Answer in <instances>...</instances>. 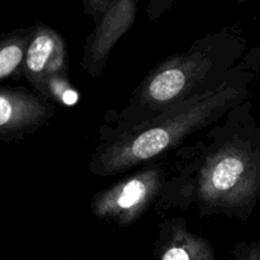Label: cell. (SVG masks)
<instances>
[{"mask_svg":"<svg viewBox=\"0 0 260 260\" xmlns=\"http://www.w3.org/2000/svg\"><path fill=\"white\" fill-rule=\"evenodd\" d=\"M155 213L196 207L200 217L248 221L260 200V124L251 99L169 156Z\"/></svg>","mask_w":260,"mask_h":260,"instance_id":"obj_1","label":"cell"},{"mask_svg":"<svg viewBox=\"0 0 260 260\" xmlns=\"http://www.w3.org/2000/svg\"><path fill=\"white\" fill-rule=\"evenodd\" d=\"M260 73V46L246 51L223 83L182 102L154 118L108 141H98L88 169L96 177H112L165 160L188 137L222 119L234 107L251 99Z\"/></svg>","mask_w":260,"mask_h":260,"instance_id":"obj_2","label":"cell"},{"mask_svg":"<svg viewBox=\"0 0 260 260\" xmlns=\"http://www.w3.org/2000/svg\"><path fill=\"white\" fill-rule=\"evenodd\" d=\"M248 51L236 27H223L198 38L189 48L164 58L140 81L126 106L99 129V141L118 137L167 109L216 88Z\"/></svg>","mask_w":260,"mask_h":260,"instance_id":"obj_3","label":"cell"},{"mask_svg":"<svg viewBox=\"0 0 260 260\" xmlns=\"http://www.w3.org/2000/svg\"><path fill=\"white\" fill-rule=\"evenodd\" d=\"M168 159L137 168L111 187L96 192L90 200L91 215L118 228L134 225L161 196L169 172Z\"/></svg>","mask_w":260,"mask_h":260,"instance_id":"obj_4","label":"cell"},{"mask_svg":"<svg viewBox=\"0 0 260 260\" xmlns=\"http://www.w3.org/2000/svg\"><path fill=\"white\" fill-rule=\"evenodd\" d=\"M56 106L23 86H0V141H22L47 126Z\"/></svg>","mask_w":260,"mask_h":260,"instance_id":"obj_5","label":"cell"},{"mask_svg":"<svg viewBox=\"0 0 260 260\" xmlns=\"http://www.w3.org/2000/svg\"><path fill=\"white\" fill-rule=\"evenodd\" d=\"M140 0H112L84 46L81 68L89 75H102L109 55L134 25Z\"/></svg>","mask_w":260,"mask_h":260,"instance_id":"obj_6","label":"cell"},{"mask_svg":"<svg viewBox=\"0 0 260 260\" xmlns=\"http://www.w3.org/2000/svg\"><path fill=\"white\" fill-rule=\"evenodd\" d=\"M68 46L62 36L45 23L30 25V37L23 61L22 75L33 90L48 76L70 75Z\"/></svg>","mask_w":260,"mask_h":260,"instance_id":"obj_7","label":"cell"},{"mask_svg":"<svg viewBox=\"0 0 260 260\" xmlns=\"http://www.w3.org/2000/svg\"><path fill=\"white\" fill-rule=\"evenodd\" d=\"M152 253L155 260H216L213 244L192 233L180 217L165 218L159 223Z\"/></svg>","mask_w":260,"mask_h":260,"instance_id":"obj_8","label":"cell"},{"mask_svg":"<svg viewBox=\"0 0 260 260\" xmlns=\"http://www.w3.org/2000/svg\"><path fill=\"white\" fill-rule=\"evenodd\" d=\"M29 37L30 27L18 28L0 36V81L23 78V61Z\"/></svg>","mask_w":260,"mask_h":260,"instance_id":"obj_9","label":"cell"},{"mask_svg":"<svg viewBox=\"0 0 260 260\" xmlns=\"http://www.w3.org/2000/svg\"><path fill=\"white\" fill-rule=\"evenodd\" d=\"M33 91L56 107L61 106L69 108L76 106L80 101V93L71 83L70 75L65 74L48 76Z\"/></svg>","mask_w":260,"mask_h":260,"instance_id":"obj_10","label":"cell"},{"mask_svg":"<svg viewBox=\"0 0 260 260\" xmlns=\"http://www.w3.org/2000/svg\"><path fill=\"white\" fill-rule=\"evenodd\" d=\"M226 260H260V240L240 241L231 249Z\"/></svg>","mask_w":260,"mask_h":260,"instance_id":"obj_11","label":"cell"},{"mask_svg":"<svg viewBox=\"0 0 260 260\" xmlns=\"http://www.w3.org/2000/svg\"><path fill=\"white\" fill-rule=\"evenodd\" d=\"M81 2H83L84 14L90 17L96 24L112 0H81Z\"/></svg>","mask_w":260,"mask_h":260,"instance_id":"obj_12","label":"cell"},{"mask_svg":"<svg viewBox=\"0 0 260 260\" xmlns=\"http://www.w3.org/2000/svg\"><path fill=\"white\" fill-rule=\"evenodd\" d=\"M239 2H245V0H239Z\"/></svg>","mask_w":260,"mask_h":260,"instance_id":"obj_13","label":"cell"},{"mask_svg":"<svg viewBox=\"0 0 260 260\" xmlns=\"http://www.w3.org/2000/svg\"><path fill=\"white\" fill-rule=\"evenodd\" d=\"M66 260H74V259H66Z\"/></svg>","mask_w":260,"mask_h":260,"instance_id":"obj_14","label":"cell"}]
</instances>
